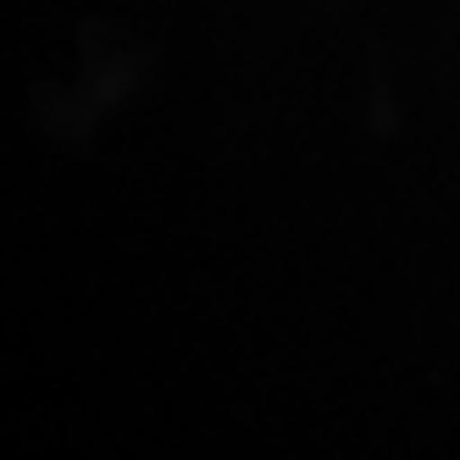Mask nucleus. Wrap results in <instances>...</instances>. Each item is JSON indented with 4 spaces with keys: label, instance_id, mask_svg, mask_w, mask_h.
I'll return each mask as SVG.
<instances>
[]
</instances>
